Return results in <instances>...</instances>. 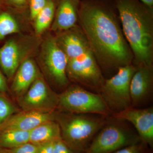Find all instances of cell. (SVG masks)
<instances>
[{
    "instance_id": "1",
    "label": "cell",
    "mask_w": 153,
    "mask_h": 153,
    "mask_svg": "<svg viewBox=\"0 0 153 153\" xmlns=\"http://www.w3.org/2000/svg\"><path fill=\"white\" fill-rule=\"evenodd\" d=\"M113 5L109 0H82L79 8V26L103 74H114L133 61Z\"/></svg>"
},
{
    "instance_id": "2",
    "label": "cell",
    "mask_w": 153,
    "mask_h": 153,
    "mask_svg": "<svg viewBox=\"0 0 153 153\" xmlns=\"http://www.w3.org/2000/svg\"><path fill=\"white\" fill-rule=\"evenodd\" d=\"M124 36L135 66L153 63V9L139 0H114Z\"/></svg>"
},
{
    "instance_id": "3",
    "label": "cell",
    "mask_w": 153,
    "mask_h": 153,
    "mask_svg": "<svg viewBox=\"0 0 153 153\" xmlns=\"http://www.w3.org/2000/svg\"><path fill=\"white\" fill-rule=\"evenodd\" d=\"M108 116L64 112L55 113L61 137L76 153H85Z\"/></svg>"
},
{
    "instance_id": "4",
    "label": "cell",
    "mask_w": 153,
    "mask_h": 153,
    "mask_svg": "<svg viewBox=\"0 0 153 153\" xmlns=\"http://www.w3.org/2000/svg\"><path fill=\"white\" fill-rule=\"evenodd\" d=\"M141 141L128 122L109 116L85 153H113Z\"/></svg>"
},
{
    "instance_id": "5",
    "label": "cell",
    "mask_w": 153,
    "mask_h": 153,
    "mask_svg": "<svg viewBox=\"0 0 153 153\" xmlns=\"http://www.w3.org/2000/svg\"><path fill=\"white\" fill-rule=\"evenodd\" d=\"M58 108L62 111L105 116L112 115L99 94L87 90L80 85H70L58 94Z\"/></svg>"
},
{
    "instance_id": "6",
    "label": "cell",
    "mask_w": 153,
    "mask_h": 153,
    "mask_svg": "<svg viewBox=\"0 0 153 153\" xmlns=\"http://www.w3.org/2000/svg\"><path fill=\"white\" fill-rule=\"evenodd\" d=\"M136 69L132 63L120 67L112 76L105 78L99 94L112 114L131 106L130 87Z\"/></svg>"
},
{
    "instance_id": "7",
    "label": "cell",
    "mask_w": 153,
    "mask_h": 153,
    "mask_svg": "<svg viewBox=\"0 0 153 153\" xmlns=\"http://www.w3.org/2000/svg\"><path fill=\"white\" fill-rule=\"evenodd\" d=\"M66 72L68 79L98 94L105 79L91 48L68 59Z\"/></svg>"
},
{
    "instance_id": "8",
    "label": "cell",
    "mask_w": 153,
    "mask_h": 153,
    "mask_svg": "<svg viewBox=\"0 0 153 153\" xmlns=\"http://www.w3.org/2000/svg\"><path fill=\"white\" fill-rule=\"evenodd\" d=\"M39 44L37 37L21 36L9 39L0 47V66L7 78L13 77L19 66L30 58Z\"/></svg>"
},
{
    "instance_id": "9",
    "label": "cell",
    "mask_w": 153,
    "mask_h": 153,
    "mask_svg": "<svg viewBox=\"0 0 153 153\" xmlns=\"http://www.w3.org/2000/svg\"><path fill=\"white\" fill-rule=\"evenodd\" d=\"M39 58L52 82L59 88H66L69 83L66 72L68 58L57 44L55 36H47L42 42Z\"/></svg>"
},
{
    "instance_id": "10",
    "label": "cell",
    "mask_w": 153,
    "mask_h": 153,
    "mask_svg": "<svg viewBox=\"0 0 153 153\" xmlns=\"http://www.w3.org/2000/svg\"><path fill=\"white\" fill-rule=\"evenodd\" d=\"M18 102L23 111L52 112L58 108L59 96L49 87L41 74L26 93L19 97Z\"/></svg>"
},
{
    "instance_id": "11",
    "label": "cell",
    "mask_w": 153,
    "mask_h": 153,
    "mask_svg": "<svg viewBox=\"0 0 153 153\" xmlns=\"http://www.w3.org/2000/svg\"><path fill=\"white\" fill-rule=\"evenodd\" d=\"M130 83L131 106L143 108L152 102L153 65L136 66Z\"/></svg>"
},
{
    "instance_id": "12",
    "label": "cell",
    "mask_w": 153,
    "mask_h": 153,
    "mask_svg": "<svg viewBox=\"0 0 153 153\" xmlns=\"http://www.w3.org/2000/svg\"><path fill=\"white\" fill-rule=\"evenodd\" d=\"M133 126L141 140L153 149V106L130 107L112 115Z\"/></svg>"
},
{
    "instance_id": "13",
    "label": "cell",
    "mask_w": 153,
    "mask_h": 153,
    "mask_svg": "<svg viewBox=\"0 0 153 153\" xmlns=\"http://www.w3.org/2000/svg\"><path fill=\"white\" fill-rule=\"evenodd\" d=\"M54 111H22L13 114L0 126V131L4 130L30 131L41 124L49 120H55Z\"/></svg>"
},
{
    "instance_id": "14",
    "label": "cell",
    "mask_w": 153,
    "mask_h": 153,
    "mask_svg": "<svg viewBox=\"0 0 153 153\" xmlns=\"http://www.w3.org/2000/svg\"><path fill=\"white\" fill-rule=\"evenodd\" d=\"M55 38L68 60L74 58L90 49L87 39L79 25L57 33Z\"/></svg>"
},
{
    "instance_id": "15",
    "label": "cell",
    "mask_w": 153,
    "mask_h": 153,
    "mask_svg": "<svg viewBox=\"0 0 153 153\" xmlns=\"http://www.w3.org/2000/svg\"><path fill=\"white\" fill-rule=\"evenodd\" d=\"M81 0H59L51 30L57 33L78 25Z\"/></svg>"
},
{
    "instance_id": "16",
    "label": "cell",
    "mask_w": 153,
    "mask_h": 153,
    "mask_svg": "<svg viewBox=\"0 0 153 153\" xmlns=\"http://www.w3.org/2000/svg\"><path fill=\"white\" fill-rule=\"evenodd\" d=\"M41 74L35 61L31 58L22 62L13 76L11 89L18 97L26 93Z\"/></svg>"
},
{
    "instance_id": "17",
    "label": "cell",
    "mask_w": 153,
    "mask_h": 153,
    "mask_svg": "<svg viewBox=\"0 0 153 153\" xmlns=\"http://www.w3.org/2000/svg\"><path fill=\"white\" fill-rule=\"evenodd\" d=\"M61 137L60 126L55 120L45 122L30 131V142L36 145L53 142Z\"/></svg>"
},
{
    "instance_id": "18",
    "label": "cell",
    "mask_w": 153,
    "mask_h": 153,
    "mask_svg": "<svg viewBox=\"0 0 153 153\" xmlns=\"http://www.w3.org/2000/svg\"><path fill=\"white\" fill-rule=\"evenodd\" d=\"M30 131L4 130L0 131V147L11 149L30 142Z\"/></svg>"
},
{
    "instance_id": "19",
    "label": "cell",
    "mask_w": 153,
    "mask_h": 153,
    "mask_svg": "<svg viewBox=\"0 0 153 153\" xmlns=\"http://www.w3.org/2000/svg\"><path fill=\"white\" fill-rule=\"evenodd\" d=\"M56 8L54 0H47L45 7L33 20L35 32L37 36L42 35L51 26L55 17Z\"/></svg>"
},
{
    "instance_id": "20",
    "label": "cell",
    "mask_w": 153,
    "mask_h": 153,
    "mask_svg": "<svg viewBox=\"0 0 153 153\" xmlns=\"http://www.w3.org/2000/svg\"><path fill=\"white\" fill-rule=\"evenodd\" d=\"M21 27L16 19L8 12L0 14V41L7 36L19 33Z\"/></svg>"
},
{
    "instance_id": "21",
    "label": "cell",
    "mask_w": 153,
    "mask_h": 153,
    "mask_svg": "<svg viewBox=\"0 0 153 153\" xmlns=\"http://www.w3.org/2000/svg\"><path fill=\"white\" fill-rule=\"evenodd\" d=\"M16 107L4 95L0 93V126L9 117L19 112Z\"/></svg>"
},
{
    "instance_id": "22",
    "label": "cell",
    "mask_w": 153,
    "mask_h": 153,
    "mask_svg": "<svg viewBox=\"0 0 153 153\" xmlns=\"http://www.w3.org/2000/svg\"><path fill=\"white\" fill-rule=\"evenodd\" d=\"M113 153H153V149L141 141L126 146Z\"/></svg>"
},
{
    "instance_id": "23",
    "label": "cell",
    "mask_w": 153,
    "mask_h": 153,
    "mask_svg": "<svg viewBox=\"0 0 153 153\" xmlns=\"http://www.w3.org/2000/svg\"><path fill=\"white\" fill-rule=\"evenodd\" d=\"M47 0H29L30 18L33 20L46 4Z\"/></svg>"
},
{
    "instance_id": "24",
    "label": "cell",
    "mask_w": 153,
    "mask_h": 153,
    "mask_svg": "<svg viewBox=\"0 0 153 153\" xmlns=\"http://www.w3.org/2000/svg\"><path fill=\"white\" fill-rule=\"evenodd\" d=\"M9 153H37L38 146L30 142L11 149H6Z\"/></svg>"
},
{
    "instance_id": "25",
    "label": "cell",
    "mask_w": 153,
    "mask_h": 153,
    "mask_svg": "<svg viewBox=\"0 0 153 153\" xmlns=\"http://www.w3.org/2000/svg\"><path fill=\"white\" fill-rule=\"evenodd\" d=\"M53 153H76L66 144L61 137L52 142Z\"/></svg>"
},
{
    "instance_id": "26",
    "label": "cell",
    "mask_w": 153,
    "mask_h": 153,
    "mask_svg": "<svg viewBox=\"0 0 153 153\" xmlns=\"http://www.w3.org/2000/svg\"><path fill=\"white\" fill-rule=\"evenodd\" d=\"M11 7L17 9L24 8L27 5L29 0H5Z\"/></svg>"
},
{
    "instance_id": "27",
    "label": "cell",
    "mask_w": 153,
    "mask_h": 153,
    "mask_svg": "<svg viewBox=\"0 0 153 153\" xmlns=\"http://www.w3.org/2000/svg\"><path fill=\"white\" fill-rule=\"evenodd\" d=\"M52 142H48L37 145L38 146L37 153H53Z\"/></svg>"
},
{
    "instance_id": "28",
    "label": "cell",
    "mask_w": 153,
    "mask_h": 153,
    "mask_svg": "<svg viewBox=\"0 0 153 153\" xmlns=\"http://www.w3.org/2000/svg\"><path fill=\"white\" fill-rule=\"evenodd\" d=\"M8 90L5 77L0 69V93H4Z\"/></svg>"
},
{
    "instance_id": "29",
    "label": "cell",
    "mask_w": 153,
    "mask_h": 153,
    "mask_svg": "<svg viewBox=\"0 0 153 153\" xmlns=\"http://www.w3.org/2000/svg\"><path fill=\"white\" fill-rule=\"evenodd\" d=\"M149 7L153 9V0H139Z\"/></svg>"
},
{
    "instance_id": "30",
    "label": "cell",
    "mask_w": 153,
    "mask_h": 153,
    "mask_svg": "<svg viewBox=\"0 0 153 153\" xmlns=\"http://www.w3.org/2000/svg\"><path fill=\"white\" fill-rule=\"evenodd\" d=\"M0 153H9L6 149L0 147Z\"/></svg>"
}]
</instances>
